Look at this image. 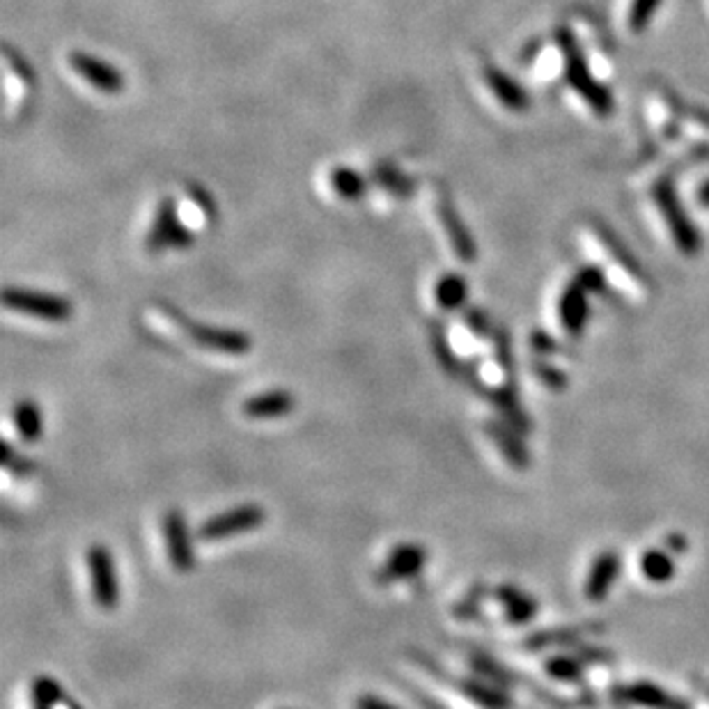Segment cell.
<instances>
[{"mask_svg": "<svg viewBox=\"0 0 709 709\" xmlns=\"http://www.w3.org/2000/svg\"><path fill=\"white\" fill-rule=\"evenodd\" d=\"M266 510L260 503H242L235 508L218 513L197 526V540L205 544L225 542L232 537H242L264 526Z\"/></svg>", "mask_w": 709, "mask_h": 709, "instance_id": "4", "label": "cell"}, {"mask_svg": "<svg viewBox=\"0 0 709 709\" xmlns=\"http://www.w3.org/2000/svg\"><path fill=\"white\" fill-rule=\"evenodd\" d=\"M466 299L468 285L466 281H464V276H459V273H444V276L434 283V303H436L441 311H462Z\"/></svg>", "mask_w": 709, "mask_h": 709, "instance_id": "17", "label": "cell"}, {"mask_svg": "<svg viewBox=\"0 0 709 709\" xmlns=\"http://www.w3.org/2000/svg\"><path fill=\"white\" fill-rule=\"evenodd\" d=\"M85 570L94 604L106 613L115 611L122 599V588L113 551L106 544H90L85 551Z\"/></svg>", "mask_w": 709, "mask_h": 709, "instance_id": "5", "label": "cell"}, {"mask_svg": "<svg viewBox=\"0 0 709 709\" xmlns=\"http://www.w3.org/2000/svg\"><path fill=\"white\" fill-rule=\"evenodd\" d=\"M432 209L438 225H441V230H444L446 242H448V246L453 248V255L457 257L459 262H464V264L475 262V257H478V248H475V244H473L466 225L462 223L453 200H450V196L444 191V188H436V191H434Z\"/></svg>", "mask_w": 709, "mask_h": 709, "instance_id": "10", "label": "cell"}, {"mask_svg": "<svg viewBox=\"0 0 709 709\" xmlns=\"http://www.w3.org/2000/svg\"><path fill=\"white\" fill-rule=\"evenodd\" d=\"M177 216L187 230H205L214 221V205L202 188H188L184 200L177 205Z\"/></svg>", "mask_w": 709, "mask_h": 709, "instance_id": "15", "label": "cell"}, {"mask_svg": "<svg viewBox=\"0 0 709 709\" xmlns=\"http://www.w3.org/2000/svg\"><path fill=\"white\" fill-rule=\"evenodd\" d=\"M577 239L586 257L592 260V269H597V273L613 290L620 292V294H625L631 301L646 299L647 290H650L646 276L629 260L627 251H622V246L611 232L595 221H583L577 227Z\"/></svg>", "mask_w": 709, "mask_h": 709, "instance_id": "2", "label": "cell"}, {"mask_svg": "<svg viewBox=\"0 0 709 709\" xmlns=\"http://www.w3.org/2000/svg\"><path fill=\"white\" fill-rule=\"evenodd\" d=\"M193 244V232L184 227L177 216V202L170 197H163L158 202L157 214H154L152 227L148 232L145 246L149 253L161 251H182Z\"/></svg>", "mask_w": 709, "mask_h": 709, "instance_id": "8", "label": "cell"}, {"mask_svg": "<svg viewBox=\"0 0 709 709\" xmlns=\"http://www.w3.org/2000/svg\"><path fill=\"white\" fill-rule=\"evenodd\" d=\"M161 535L166 544L168 560L177 574H188L196 570V547L187 517L177 508L168 510L161 517Z\"/></svg>", "mask_w": 709, "mask_h": 709, "instance_id": "9", "label": "cell"}, {"mask_svg": "<svg viewBox=\"0 0 709 709\" xmlns=\"http://www.w3.org/2000/svg\"><path fill=\"white\" fill-rule=\"evenodd\" d=\"M3 62H5V99L7 104H19L21 99L28 92L30 83H33V74H30V67L24 62L21 55H16L14 51L7 46L5 53H3Z\"/></svg>", "mask_w": 709, "mask_h": 709, "instance_id": "16", "label": "cell"}, {"mask_svg": "<svg viewBox=\"0 0 709 709\" xmlns=\"http://www.w3.org/2000/svg\"><path fill=\"white\" fill-rule=\"evenodd\" d=\"M636 191H638L640 207L646 214L647 225L656 235L664 236L666 244L673 246L675 251H680L682 255H695L700 242L695 232L691 230L685 214H682L668 170L661 168V170L640 173L636 179Z\"/></svg>", "mask_w": 709, "mask_h": 709, "instance_id": "1", "label": "cell"}, {"mask_svg": "<svg viewBox=\"0 0 709 709\" xmlns=\"http://www.w3.org/2000/svg\"><path fill=\"white\" fill-rule=\"evenodd\" d=\"M493 595H496L498 601H501L503 618H505L508 622H526L528 618L535 616L537 611L535 599L526 597L522 590H517V588L501 586L496 588Z\"/></svg>", "mask_w": 709, "mask_h": 709, "instance_id": "18", "label": "cell"}, {"mask_svg": "<svg viewBox=\"0 0 709 709\" xmlns=\"http://www.w3.org/2000/svg\"><path fill=\"white\" fill-rule=\"evenodd\" d=\"M12 425L25 444H37L44 436V414L42 407L30 398L16 399L12 407Z\"/></svg>", "mask_w": 709, "mask_h": 709, "instance_id": "14", "label": "cell"}, {"mask_svg": "<svg viewBox=\"0 0 709 709\" xmlns=\"http://www.w3.org/2000/svg\"><path fill=\"white\" fill-rule=\"evenodd\" d=\"M3 306L12 312L33 317V320L51 321V324L67 321L74 315V306L64 296L33 292L25 290V287H7L3 292Z\"/></svg>", "mask_w": 709, "mask_h": 709, "instance_id": "6", "label": "cell"}, {"mask_svg": "<svg viewBox=\"0 0 709 709\" xmlns=\"http://www.w3.org/2000/svg\"><path fill=\"white\" fill-rule=\"evenodd\" d=\"M661 0H622L620 14L622 25L629 35H640V30H646L655 12L659 10Z\"/></svg>", "mask_w": 709, "mask_h": 709, "instance_id": "20", "label": "cell"}, {"mask_svg": "<svg viewBox=\"0 0 709 709\" xmlns=\"http://www.w3.org/2000/svg\"><path fill=\"white\" fill-rule=\"evenodd\" d=\"M296 409V395L287 388H269L244 399L242 414L248 420H278Z\"/></svg>", "mask_w": 709, "mask_h": 709, "instance_id": "13", "label": "cell"}, {"mask_svg": "<svg viewBox=\"0 0 709 709\" xmlns=\"http://www.w3.org/2000/svg\"><path fill=\"white\" fill-rule=\"evenodd\" d=\"M483 79H484V85H487L489 94L496 99V104L501 106L503 110H508V113L513 115L526 113L528 104H531V101H528V94L523 92L522 85H519L514 79H510L501 67L484 62Z\"/></svg>", "mask_w": 709, "mask_h": 709, "instance_id": "12", "label": "cell"}, {"mask_svg": "<svg viewBox=\"0 0 709 709\" xmlns=\"http://www.w3.org/2000/svg\"><path fill=\"white\" fill-rule=\"evenodd\" d=\"M640 571H643L650 581L664 583L666 579L673 577V562H670V558L666 556V553L650 551L640 560Z\"/></svg>", "mask_w": 709, "mask_h": 709, "instance_id": "23", "label": "cell"}, {"mask_svg": "<svg viewBox=\"0 0 709 709\" xmlns=\"http://www.w3.org/2000/svg\"><path fill=\"white\" fill-rule=\"evenodd\" d=\"M427 549L420 542H398L375 571L377 586H398L402 581H414L427 567Z\"/></svg>", "mask_w": 709, "mask_h": 709, "instance_id": "7", "label": "cell"}, {"mask_svg": "<svg viewBox=\"0 0 709 709\" xmlns=\"http://www.w3.org/2000/svg\"><path fill=\"white\" fill-rule=\"evenodd\" d=\"M149 317L163 335L173 340H184L187 338L193 347L209 354L223 356H246L251 354L253 340L251 335L239 329H225V326L200 324V321L188 320L187 315L177 311L170 303H157L149 311Z\"/></svg>", "mask_w": 709, "mask_h": 709, "instance_id": "3", "label": "cell"}, {"mask_svg": "<svg viewBox=\"0 0 709 709\" xmlns=\"http://www.w3.org/2000/svg\"><path fill=\"white\" fill-rule=\"evenodd\" d=\"M354 709H399V707L395 703H390V700L381 698V695L363 694L356 698Z\"/></svg>", "mask_w": 709, "mask_h": 709, "instance_id": "25", "label": "cell"}, {"mask_svg": "<svg viewBox=\"0 0 709 709\" xmlns=\"http://www.w3.org/2000/svg\"><path fill=\"white\" fill-rule=\"evenodd\" d=\"M67 62H70L72 72L97 92L120 94L124 90V76L120 74L118 67L97 58V55H90L85 51H72L67 55Z\"/></svg>", "mask_w": 709, "mask_h": 709, "instance_id": "11", "label": "cell"}, {"mask_svg": "<svg viewBox=\"0 0 709 709\" xmlns=\"http://www.w3.org/2000/svg\"><path fill=\"white\" fill-rule=\"evenodd\" d=\"M618 567H620V560H618L616 553L608 551L597 558L586 583V595L590 597V599L597 601L608 592V588H611L613 579H616L618 574Z\"/></svg>", "mask_w": 709, "mask_h": 709, "instance_id": "19", "label": "cell"}, {"mask_svg": "<svg viewBox=\"0 0 709 709\" xmlns=\"http://www.w3.org/2000/svg\"><path fill=\"white\" fill-rule=\"evenodd\" d=\"M487 432L492 434L493 441H496V444L501 446L503 453H505V457H508L510 462H513V464H519V462H522V459H523V450H522V446H519L517 438H514V436H508V434L503 432L501 427H496V425H493V427H489Z\"/></svg>", "mask_w": 709, "mask_h": 709, "instance_id": "24", "label": "cell"}, {"mask_svg": "<svg viewBox=\"0 0 709 709\" xmlns=\"http://www.w3.org/2000/svg\"><path fill=\"white\" fill-rule=\"evenodd\" d=\"M375 182L379 184L386 193H390V196H398V197H407L411 193V188H414L411 179L407 177V175L399 173L398 168H393V166L377 168Z\"/></svg>", "mask_w": 709, "mask_h": 709, "instance_id": "22", "label": "cell"}, {"mask_svg": "<svg viewBox=\"0 0 709 709\" xmlns=\"http://www.w3.org/2000/svg\"><path fill=\"white\" fill-rule=\"evenodd\" d=\"M329 187L340 200H359L365 193L368 184H365L363 175H360L359 170L347 166H338L329 173Z\"/></svg>", "mask_w": 709, "mask_h": 709, "instance_id": "21", "label": "cell"}]
</instances>
